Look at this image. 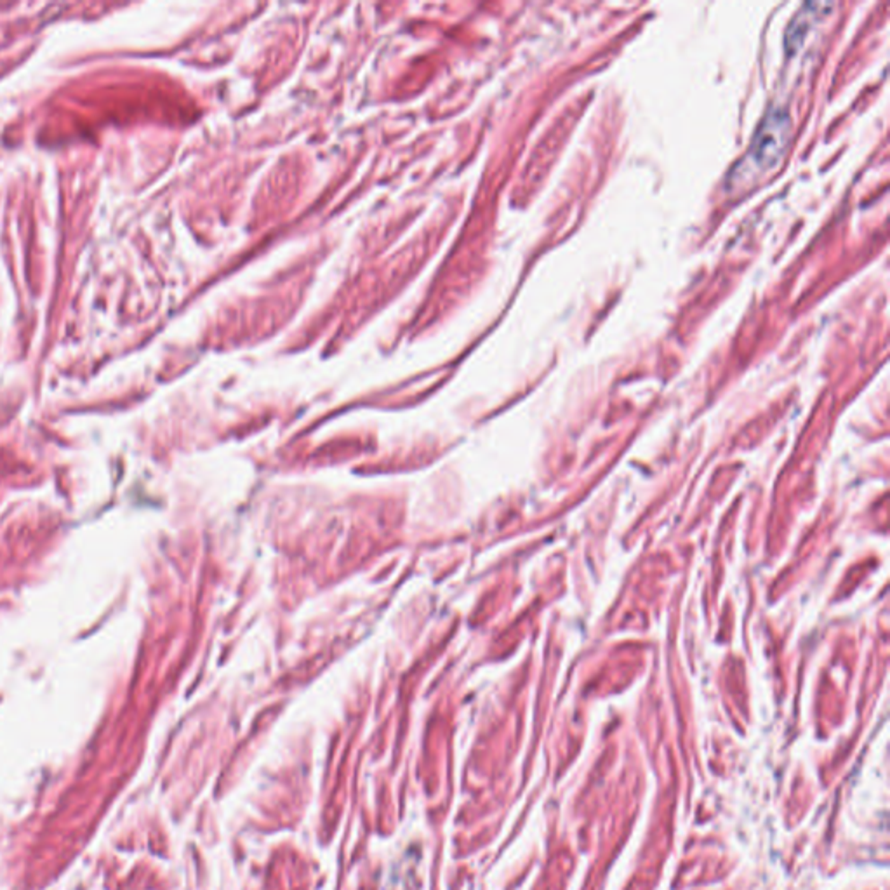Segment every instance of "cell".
<instances>
[{
  "label": "cell",
  "instance_id": "7a4b0ae2",
  "mask_svg": "<svg viewBox=\"0 0 890 890\" xmlns=\"http://www.w3.org/2000/svg\"><path fill=\"white\" fill-rule=\"evenodd\" d=\"M833 7L832 4H805L804 7L797 13V16L791 20L788 31H786V49L788 53H795L802 42H804L807 31L812 27L816 20L823 14L825 9Z\"/></svg>",
  "mask_w": 890,
  "mask_h": 890
},
{
  "label": "cell",
  "instance_id": "6da1fadb",
  "mask_svg": "<svg viewBox=\"0 0 890 890\" xmlns=\"http://www.w3.org/2000/svg\"><path fill=\"white\" fill-rule=\"evenodd\" d=\"M791 117L784 110H771L758 124L751 144L747 148V159L741 166L751 168L753 173H764L774 169L781 162L784 151L791 140Z\"/></svg>",
  "mask_w": 890,
  "mask_h": 890
}]
</instances>
